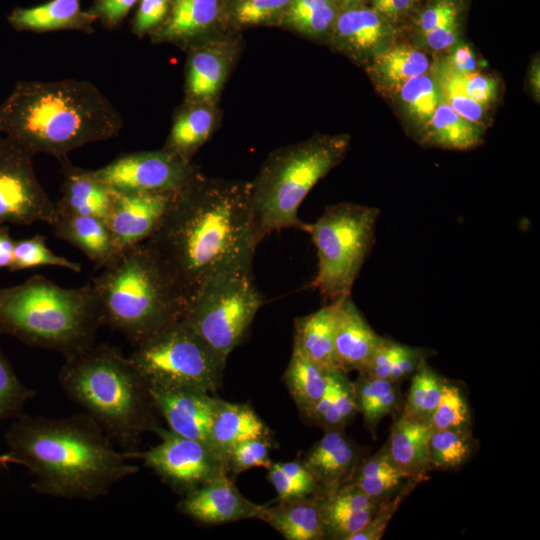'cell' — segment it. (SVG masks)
I'll return each mask as SVG.
<instances>
[{
  "instance_id": "1",
  "label": "cell",
  "mask_w": 540,
  "mask_h": 540,
  "mask_svg": "<svg viewBox=\"0 0 540 540\" xmlns=\"http://www.w3.org/2000/svg\"><path fill=\"white\" fill-rule=\"evenodd\" d=\"M145 243L189 298L214 275L252 268L257 246L250 181L200 172Z\"/></svg>"
},
{
  "instance_id": "2",
  "label": "cell",
  "mask_w": 540,
  "mask_h": 540,
  "mask_svg": "<svg viewBox=\"0 0 540 540\" xmlns=\"http://www.w3.org/2000/svg\"><path fill=\"white\" fill-rule=\"evenodd\" d=\"M4 439L8 452L33 476L32 490L50 497H105L139 470L86 412L62 418L23 414Z\"/></svg>"
},
{
  "instance_id": "3",
  "label": "cell",
  "mask_w": 540,
  "mask_h": 540,
  "mask_svg": "<svg viewBox=\"0 0 540 540\" xmlns=\"http://www.w3.org/2000/svg\"><path fill=\"white\" fill-rule=\"evenodd\" d=\"M122 128L117 109L86 80L19 81L0 103V133L33 155L57 160L117 137Z\"/></svg>"
},
{
  "instance_id": "4",
  "label": "cell",
  "mask_w": 540,
  "mask_h": 540,
  "mask_svg": "<svg viewBox=\"0 0 540 540\" xmlns=\"http://www.w3.org/2000/svg\"><path fill=\"white\" fill-rule=\"evenodd\" d=\"M58 383L130 459L144 433L162 427L145 381L117 347L92 345L65 359Z\"/></svg>"
},
{
  "instance_id": "5",
  "label": "cell",
  "mask_w": 540,
  "mask_h": 540,
  "mask_svg": "<svg viewBox=\"0 0 540 540\" xmlns=\"http://www.w3.org/2000/svg\"><path fill=\"white\" fill-rule=\"evenodd\" d=\"M102 268L91 285L103 325L134 346L181 319L188 298L145 242L120 250Z\"/></svg>"
},
{
  "instance_id": "6",
  "label": "cell",
  "mask_w": 540,
  "mask_h": 540,
  "mask_svg": "<svg viewBox=\"0 0 540 540\" xmlns=\"http://www.w3.org/2000/svg\"><path fill=\"white\" fill-rule=\"evenodd\" d=\"M103 325L91 284L64 288L42 275L0 288V333L56 351L65 359L94 345Z\"/></svg>"
},
{
  "instance_id": "7",
  "label": "cell",
  "mask_w": 540,
  "mask_h": 540,
  "mask_svg": "<svg viewBox=\"0 0 540 540\" xmlns=\"http://www.w3.org/2000/svg\"><path fill=\"white\" fill-rule=\"evenodd\" d=\"M346 135L314 136L272 151L250 181L254 235L259 244L267 235L287 228L308 230L298 209L315 184L344 158Z\"/></svg>"
},
{
  "instance_id": "8",
  "label": "cell",
  "mask_w": 540,
  "mask_h": 540,
  "mask_svg": "<svg viewBox=\"0 0 540 540\" xmlns=\"http://www.w3.org/2000/svg\"><path fill=\"white\" fill-rule=\"evenodd\" d=\"M380 211L351 202L327 206L307 232L315 245L318 270L313 285L329 302L351 295L353 284L375 243Z\"/></svg>"
},
{
  "instance_id": "9",
  "label": "cell",
  "mask_w": 540,
  "mask_h": 540,
  "mask_svg": "<svg viewBox=\"0 0 540 540\" xmlns=\"http://www.w3.org/2000/svg\"><path fill=\"white\" fill-rule=\"evenodd\" d=\"M263 302L252 268L228 270L202 284L189 298L180 320L227 360L246 338Z\"/></svg>"
},
{
  "instance_id": "10",
  "label": "cell",
  "mask_w": 540,
  "mask_h": 540,
  "mask_svg": "<svg viewBox=\"0 0 540 540\" xmlns=\"http://www.w3.org/2000/svg\"><path fill=\"white\" fill-rule=\"evenodd\" d=\"M148 388L197 389L214 394L226 360L181 320L134 346L128 356Z\"/></svg>"
},
{
  "instance_id": "11",
  "label": "cell",
  "mask_w": 540,
  "mask_h": 540,
  "mask_svg": "<svg viewBox=\"0 0 540 540\" xmlns=\"http://www.w3.org/2000/svg\"><path fill=\"white\" fill-rule=\"evenodd\" d=\"M160 442L133 459H141L163 482L181 496L205 483L229 474L225 457L208 443L160 427Z\"/></svg>"
},
{
  "instance_id": "12",
  "label": "cell",
  "mask_w": 540,
  "mask_h": 540,
  "mask_svg": "<svg viewBox=\"0 0 540 540\" xmlns=\"http://www.w3.org/2000/svg\"><path fill=\"white\" fill-rule=\"evenodd\" d=\"M33 156L0 133V224L51 225L56 218L55 202L37 178Z\"/></svg>"
},
{
  "instance_id": "13",
  "label": "cell",
  "mask_w": 540,
  "mask_h": 540,
  "mask_svg": "<svg viewBox=\"0 0 540 540\" xmlns=\"http://www.w3.org/2000/svg\"><path fill=\"white\" fill-rule=\"evenodd\" d=\"M92 171L116 192L181 191L199 172L192 162L163 147L122 154Z\"/></svg>"
},
{
  "instance_id": "14",
  "label": "cell",
  "mask_w": 540,
  "mask_h": 540,
  "mask_svg": "<svg viewBox=\"0 0 540 540\" xmlns=\"http://www.w3.org/2000/svg\"><path fill=\"white\" fill-rule=\"evenodd\" d=\"M242 47L241 36L232 30L189 46L185 50L184 100L218 103Z\"/></svg>"
},
{
  "instance_id": "15",
  "label": "cell",
  "mask_w": 540,
  "mask_h": 540,
  "mask_svg": "<svg viewBox=\"0 0 540 540\" xmlns=\"http://www.w3.org/2000/svg\"><path fill=\"white\" fill-rule=\"evenodd\" d=\"M180 192L114 191L105 221L118 250L148 240L161 226Z\"/></svg>"
},
{
  "instance_id": "16",
  "label": "cell",
  "mask_w": 540,
  "mask_h": 540,
  "mask_svg": "<svg viewBox=\"0 0 540 540\" xmlns=\"http://www.w3.org/2000/svg\"><path fill=\"white\" fill-rule=\"evenodd\" d=\"M394 28L368 4L342 7L328 44L354 61L367 62L391 46Z\"/></svg>"
},
{
  "instance_id": "17",
  "label": "cell",
  "mask_w": 540,
  "mask_h": 540,
  "mask_svg": "<svg viewBox=\"0 0 540 540\" xmlns=\"http://www.w3.org/2000/svg\"><path fill=\"white\" fill-rule=\"evenodd\" d=\"M228 31L223 0H170L162 25L148 36L184 51L194 43Z\"/></svg>"
},
{
  "instance_id": "18",
  "label": "cell",
  "mask_w": 540,
  "mask_h": 540,
  "mask_svg": "<svg viewBox=\"0 0 540 540\" xmlns=\"http://www.w3.org/2000/svg\"><path fill=\"white\" fill-rule=\"evenodd\" d=\"M263 507L245 498L228 474L188 492L178 503L182 514L204 524L259 519Z\"/></svg>"
},
{
  "instance_id": "19",
  "label": "cell",
  "mask_w": 540,
  "mask_h": 540,
  "mask_svg": "<svg viewBox=\"0 0 540 540\" xmlns=\"http://www.w3.org/2000/svg\"><path fill=\"white\" fill-rule=\"evenodd\" d=\"M148 389L160 416L171 431L209 444L220 398L197 389Z\"/></svg>"
},
{
  "instance_id": "20",
  "label": "cell",
  "mask_w": 540,
  "mask_h": 540,
  "mask_svg": "<svg viewBox=\"0 0 540 540\" xmlns=\"http://www.w3.org/2000/svg\"><path fill=\"white\" fill-rule=\"evenodd\" d=\"M363 450L344 430L325 431L302 460L319 486L318 493L349 482L365 458Z\"/></svg>"
},
{
  "instance_id": "21",
  "label": "cell",
  "mask_w": 540,
  "mask_h": 540,
  "mask_svg": "<svg viewBox=\"0 0 540 540\" xmlns=\"http://www.w3.org/2000/svg\"><path fill=\"white\" fill-rule=\"evenodd\" d=\"M315 498L325 539L332 540H350L372 519L379 504L352 482L319 492Z\"/></svg>"
},
{
  "instance_id": "22",
  "label": "cell",
  "mask_w": 540,
  "mask_h": 540,
  "mask_svg": "<svg viewBox=\"0 0 540 540\" xmlns=\"http://www.w3.org/2000/svg\"><path fill=\"white\" fill-rule=\"evenodd\" d=\"M334 350L338 368L361 371L380 344L377 334L355 305L351 295L335 300Z\"/></svg>"
},
{
  "instance_id": "23",
  "label": "cell",
  "mask_w": 540,
  "mask_h": 540,
  "mask_svg": "<svg viewBox=\"0 0 540 540\" xmlns=\"http://www.w3.org/2000/svg\"><path fill=\"white\" fill-rule=\"evenodd\" d=\"M63 176L56 214L90 215L106 219L114 191L99 181L92 170L75 166L67 157L58 160Z\"/></svg>"
},
{
  "instance_id": "24",
  "label": "cell",
  "mask_w": 540,
  "mask_h": 540,
  "mask_svg": "<svg viewBox=\"0 0 540 540\" xmlns=\"http://www.w3.org/2000/svg\"><path fill=\"white\" fill-rule=\"evenodd\" d=\"M221 118L218 103L184 100L173 115L163 148L192 162L193 156L216 131Z\"/></svg>"
},
{
  "instance_id": "25",
  "label": "cell",
  "mask_w": 540,
  "mask_h": 540,
  "mask_svg": "<svg viewBox=\"0 0 540 540\" xmlns=\"http://www.w3.org/2000/svg\"><path fill=\"white\" fill-rule=\"evenodd\" d=\"M431 432L429 422L406 417L400 412L394 419L385 444L392 461L411 478L424 481L432 471L428 450Z\"/></svg>"
},
{
  "instance_id": "26",
  "label": "cell",
  "mask_w": 540,
  "mask_h": 540,
  "mask_svg": "<svg viewBox=\"0 0 540 540\" xmlns=\"http://www.w3.org/2000/svg\"><path fill=\"white\" fill-rule=\"evenodd\" d=\"M50 226L56 237L82 251L97 268L105 266L119 252L103 218L90 215L56 214Z\"/></svg>"
},
{
  "instance_id": "27",
  "label": "cell",
  "mask_w": 540,
  "mask_h": 540,
  "mask_svg": "<svg viewBox=\"0 0 540 540\" xmlns=\"http://www.w3.org/2000/svg\"><path fill=\"white\" fill-rule=\"evenodd\" d=\"M96 19L90 11L81 10L80 0H51L33 7H18L7 17L14 29L31 32L73 29L91 33Z\"/></svg>"
},
{
  "instance_id": "28",
  "label": "cell",
  "mask_w": 540,
  "mask_h": 540,
  "mask_svg": "<svg viewBox=\"0 0 540 540\" xmlns=\"http://www.w3.org/2000/svg\"><path fill=\"white\" fill-rule=\"evenodd\" d=\"M336 303L294 319L293 350L327 371L339 369L334 350Z\"/></svg>"
},
{
  "instance_id": "29",
  "label": "cell",
  "mask_w": 540,
  "mask_h": 540,
  "mask_svg": "<svg viewBox=\"0 0 540 540\" xmlns=\"http://www.w3.org/2000/svg\"><path fill=\"white\" fill-rule=\"evenodd\" d=\"M259 519L287 540L325 539L315 497L276 500L274 505H264Z\"/></svg>"
},
{
  "instance_id": "30",
  "label": "cell",
  "mask_w": 540,
  "mask_h": 540,
  "mask_svg": "<svg viewBox=\"0 0 540 540\" xmlns=\"http://www.w3.org/2000/svg\"><path fill=\"white\" fill-rule=\"evenodd\" d=\"M269 434L270 429L250 405L220 399L211 426L209 444L225 457L235 445Z\"/></svg>"
},
{
  "instance_id": "31",
  "label": "cell",
  "mask_w": 540,
  "mask_h": 540,
  "mask_svg": "<svg viewBox=\"0 0 540 540\" xmlns=\"http://www.w3.org/2000/svg\"><path fill=\"white\" fill-rule=\"evenodd\" d=\"M349 482L357 485L368 497L380 503L394 497L410 485L422 480L409 477L392 461L386 444L375 454L365 457Z\"/></svg>"
},
{
  "instance_id": "32",
  "label": "cell",
  "mask_w": 540,
  "mask_h": 540,
  "mask_svg": "<svg viewBox=\"0 0 540 540\" xmlns=\"http://www.w3.org/2000/svg\"><path fill=\"white\" fill-rule=\"evenodd\" d=\"M336 369L328 373L326 389L306 420L324 431L344 430L358 413L353 381Z\"/></svg>"
},
{
  "instance_id": "33",
  "label": "cell",
  "mask_w": 540,
  "mask_h": 540,
  "mask_svg": "<svg viewBox=\"0 0 540 540\" xmlns=\"http://www.w3.org/2000/svg\"><path fill=\"white\" fill-rule=\"evenodd\" d=\"M353 385L357 412L362 415L365 428L375 438L380 421L402 408L400 382L358 372Z\"/></svg>"
},
{
  "instance_id": "34",
  "label": "cell",
  "mask_w": 540,
  "mask_h": 540,
  "mask_svg": "<svg viewBox=\"0 0 540 540\" xmlns=\"http://www.w3.org/2000/svg\"><path fill=\"white\" fill-rule=\"evenodd\" d=\"M329 372L301 353L292 350L283 378L292 399L305 420L308 419L314 406L323 395Z\"/></svg>"
},
{
  "instance_id": "35",
  "label": "cell",
  "mask_w": 540,
  "mask_h": 540,
  "mask_svg": "<svg viewBox=\"0 0 540 540\" xmlns=\"http://www.w3.org/2000/svg\"><path fill=\"white\" fill-rule=\"evenodd\" d=\"M428 69L427 55L407 45H391L376 55L369 65V73L378 84L395 89Z\"/></svg>"
},
{
  "instance_id": "36",
  "label": "cell",
  "mask_w": 540,
  "mask_h": 540,
  "mask_svg": "<svg viewBox=\"0 0 540 540\" xmlns=\"http://www.w3.org/2000/svg\"><path fill=\"white\" fill-rule=\"evenodd\" d=\"M338 10L334 0H291L280 28L328 43Z\"/></svg>"
},
{
  "instance_id": "37",
  "label": "cell",
  "mask_w": 540,
  "mask_h": 540,
  "mask_svg": "<svg viewBox=\"0 0 540 540\" xmlns=\"http://www.w3.org/2000/svg\"><path fill=\"white\" fill-rule=\"evenodd\" d=\"M427 124L429 142L442 148L466 150L477 145L481 138L478 123L462 117L443 101Z\"/></svg>"
},
{
  "instance_id": "38",
  "label": "cell",
  "mask_w": 540,
  "mask_h": 540,
  "mask_svg": "<svg viewBox=\"0 0 540 540\" xmlns=\"http://www.w3.org/2000/svg\"><path fill=\"white\" fill-rule=\"evenodd\" d=\"M478 449L472 429L432 430L429 461L432 470H455L466 464Z\"/></svg>"
},
{
  "instance_id": "39",
  "label": "cell",
  "mask_w": 540,
  "mask_h": 540,
  "mask_svg": "<svg viewBox=\"0 0 540 540\" xmlns=\"http://www.w3.org/2000/svg\"><path fill=\"white\" fill-rule=\"evenodd\" d=\"M445 378L423 361L411 376L407 397L400 413L406 417L429 422L441 398Z\"/></svg>"
},
{
  "instance_id": "40",
  "label": "cell",
  "mask_w": 540,
  "mask_h": 540,
  "mask_svg": "<svg viewBox=\"0 0 540 540\" xmlns=\"http://www.w3.org/2000/svg\"><path fill=\"white\" fill-rule=\"evenodd\" d=\"M291 0H247L226 15L228 30L257 26L280 27Z\"/></svg>"
},
{
  "instance_id": "41",
  "label": "cell",
  "mask_w": 540,
  "mask_h": 540,
  "mask_svg": "<svg viewBox=\"0 0 540 540\" xmlns=\"http://www.w3.org/2000/svg\"><path fill=\"white\" fill-rule=\"evenodd\" d=\"M398 90L404 107L420 123L427 124L442 102L437 81L427 72L407 80Z\"/></svg>"
},
{
  "instance_id": "42",
  "label": "cell",
  "mask_w": 540,
  "mask_h": 540,
  "mask_svg": "<svg viewBox=\"0 0 540 540\" xmlns=\"http://www.w3.org/2000/svg\"><path fill=\"white\" fill-rule=\"evenodd\" d=\"M429 424L432 430L472 429V414L463 389L446 379Z\"/></svg>"
},
{
  "instance_id": "43",
  "label": "cell",
  "mask_w": 540,
  "mask_h": 540,
  "mask_svg": "<svg viewBox=\"0 0 540 540\" xmlns=\"http://www.w3.org/2000/svg\"><path fill=\"white\" fill-rule=\"evenodd\" d=\"M38 266H58L73 272H80L81 265L52 252L46 244V238L36 234L17 240L13 247V259L10 271L24 270Z\"/></svg>"
},
{
  "instance_id": "44",
  "label": "cell",
  "mask_w": 540,
  "mask_h": 540,
  "mask_svg": "<svg viewBox=\"0 0 540 540\" xmlns=\"http://www.w3.org/2000/svg\"><path fill=\"white\" fill-rule=\"evenodd\" d=\"M435 80L440 89L442 101L462 117L480 124L484 116V106L470 98L465 92L458 72L445 61L436 67Z\"/></svg>"
},
{
  "instance_id": "45",
  "label": "cell",
  "mask_w": 540,
  "mask_h": 540,
  "mask_svg": "<svg viewBox=\"0 0 540 540\" xmlns=\"http://www.w3.org/2000/svg\"><path fill=\"white\" fill-rule=\"evenodd\" d=\"M35 395L36 391L20 381L12 365L0 351V422L21 417L25 404Z\"/></svg>"
},
{
  "instance_id": "46",
  "label": "cell",
  "mask_w": 540,
  "mask_h": 540,
  "mask_svg": "<svg viewBox=\"0 0 540 540\" xmlns=\"http://www.w3.org/2000/svg\"><path fill=\"white\" fill-rule=\"evenodd\" d=\"M276 447L271 434L243 441L232 447L226 454L228 473L239 474L245 470L272 464L270 452Z\"/></svg>"
},
{
  "instance_id": "47",
  "label": "cell",
  "mask_w": 540,
  "mask_h": 540,
  "mask_svg": "<svg viewBox=\"0 0 540 540\" xmlns=\"http://www.w3.org/2000/svg\"><path fill=\"white\" fill-rule=\"evenodd\" d=\"M416 486L410 485L394 497L380 502L372 519L354 534L350 540H380L401 502Z\"/></svg>"
},
{
  "instance_id": "48",
  "label": "cell",
  "mask_w": 540,
  "mask_h": 540,
  "mask_svg": "<svg viewBox=\"0 0 540 540\" xmlns=\"http://www.w3.org/2000/svg\"><path fill=\"white\" fill-rule=\"evenodd\" d=\"M460 13L458 0H432L417 18L420 36L448 23L460 21Z\"/></svg>"
},
{
  "instance_id": "49",
  "label": "cell",
  "mask_w": 540,
  "mask_h": 540,
  "mask_svg": "<svg viewBox=\"0 0 540 540\" xmlns=\"http://www.w3.org/2000/svg\"><path fill=\"white\" fill-rule=\"evenodd\" d=\"M170 9V0H139L134 17L132 31L138 37L151 34L166 19Z\"/></svg>"
},
{
  "instance_id": "50",
  "label": "cell",
  "mask_w": 540,
  "mask_h": 540,
  "mask_svg": "<svg viewBox=\"0 0 540 540\" xmlns=\"http://www.w3.org/2000/svg\"><path fill=\"white\" fill-rule=\"evenodd\" d=\"M402 347V343L383 337L366 366L359 372L389 380L391 368Z\"/></svg>"
},
{
  "instance_id": "51",
  "label": "cell",
  "mask_w": 540,
  "mask_h": 540,
  "mask_svg": "<svg viewBox=\"0 0 540 540\" xmlns=\"http://www.w3.org/2000/svg\"><path fill=\"white\" fill-rule=\"evenodd\" d=\"M458 72V71H457ZM467 95L484 107L494 100L497 84L494 78L479 72H458Z\"/></svg>"
},
{
  "instance_id": "52",
  "label": "cell",
  "mask_w": 540,
  "mask_h": 540,
  "mask_svg": "<svg viewBox=\"0 0 540 540\" xmlns=\"http://www.w3.org/2000/svg\"><path fill=\"white\" fill-rule=\"evenodd\" d=\"M430 355L431 351L427 349L402 344L401 350L391 368L389 380L401 383L411 377L419 365L427 360Z\"/></svg>"
},
{
  "instance_id": "53",
  "label": "cell",
  "mask_w": 540,
  "mask_h": 540,
  "mask_svg": "<svg viewBox=\"0 0 540 540\" xmlns=\"http://www.w3.org/2000/svg\"><path fill=\"white\" fill-rule=\"evenodd\" d=\"M420 0H368V5L394 27L416 9Z\"/></svg>"
},
{
  "instance_id": "54",
  "label": "cell",
  "mask_w": 540,
  "mask_h": 540,
  "mask_svg": "<svg viewBox=\"0 0 540 540\" xmlns=\"http://www.w3.org/2000/svg\"><path fill=\"white\" fill-rule=\"evenodd\" d=\"M139 0H97L90 12L108 27H115Z\"/></svg>"
},
{
  "instance_id": "55",
  "label": "cell",
  "mask_w": 540,
  "mask_h": 540,
  "mask_svg": "<svg viewBox=\"0 0 540 540\" xmlns=\"http://www.w3.org/2000/svg\"><path fill=\"white\" fill-rule=\"evenodd\" d=\"M268 470V480L277 493L276 500L307 498L299 487L283 471L279 462H272Z\"/></svg>"
},
{
  "instance_id": "56",
  "label": "cell",
  "mask_w": 540,
  "mask_h": 540,
  "mask_svg": "<svg viewBox=\"0 0 540 540\" xmlns=\"http://www.w3.org/2000/svg\"><path fill=\"white\" fill-rule=\"evenodd\" d=\"M459 28V21H455L433 29L421 37L429 48L435 51H442L448 49L456 42Z\"/></svg>"
},
{
  "instance_id": "57",
  "label": "cell",
  "mask_w": 540,
  "mask_h": 540,
  "mask_svg": "<svg viewBox=\"0 0 540 540\" xmlns=\"http://www.w3.org/2000/svg\"><path fill=\"white\" fill-rule=\"evenodd\" d=\"M447 61L453 69L461 73L474 72L477 67L473 51L465 44L455 47Z\"/></svg>"
},
{
  "instance_id": "58",
  "label": "cell",
  "mask_w": 540,
  "mask_h": 540,
  "mask_svg": "<svg viewBox=\"0 0 540 540\" xmlns=\"http://www.w3.org/2000/svg\"><path fill=\"white\" fill-rule=\"evenodd\" d=\"M15 240L9 232V227L0 225V268H9L13 259Z\"/></svg>"
},
{
  "instance_id": "59",
  "label": "cell",
  "mask_w": 540,
  "mask_h": 540,
  "mask_svg": "<svg viewBox=\"0 0 540 540\" xmlns=\"http://www.w3.org/2000/svg\"><path fill=\"white\" fill-rule=\"evenodd\" d=\"M339 8L368 4V0H334Z\"/></svg>"
},
{
  "instance_id": "60",
  "label": "cell",
  "mask_w": 540,
  "mask_h": 540,
  "mask_svg": "<svg viewBox=\"0 0 540 540\" xmlns=\"http://www.w3.org/2000/svg\"><path fill=\"white\" fill-rule=\"evenodd\" d=\"M8 464H18L17 460L8 452L0 455V465L7 466Z\"/></svg>"
},
{
  "instance_id": "61",
  "label": "cell",
  "mask_w": 540,
  "mask_h": 540,
  "mask_svg": "<svg viewBox=\"0 0 540 540\" xmlns=\"http://www.w3.org/2000/svg\"><path fill=\"white\" fill-rule=\"evenodd\" d=\"M247 0H223L224 3V10H225V16L227 13L235 6L245 2ZM227 24V23H226Z\"/></svg>"
},
{
  "instance_id": "62",
  "label": "cell",
  "mask_w": 540,
  "mask_h": 540,
  "mask_svg": "<svg viewBox=\"0 0 540 540\" xmlns=\"http://www.w3.org/2000/svg\"><path fill=\"white\" fill-rule=\"evenodd\" d=\"M532 76H533L532 84L534 86V91L539 93V67L538 66L534 67Z\"/></svg>"
}]
</instances>
